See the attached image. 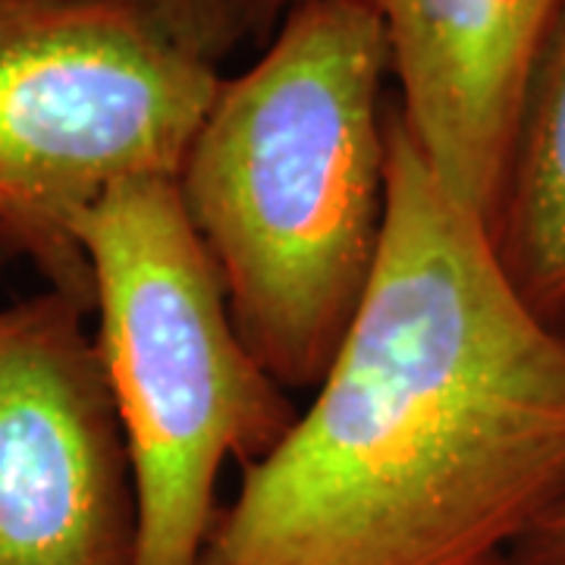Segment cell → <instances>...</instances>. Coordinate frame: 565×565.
Returning a JSON list of instances; mask_svg holds the SVG:
<instances>
[{"instance_id": "1", "label": "cell", "mask_w": 565, "mask_h": 565, "mask_svg": "<svg viewBox=\"0 0 565 565\" xmlns=\"http://www.w3.org/2000/svg\"><path fill=\"white\" fill-rule=\"evenodd\" d=\"M565 497V333L386 104V233L311 403L199 565H503Z\"/></svg>"}, {"instance_id": "2", "label": "cell", "mask_w": 565, "mask_h": 565, "mask_svg": "<svg viewBox=\"0 0 565 565\" xmlns=\"http://www.w3.org/2000/svg\"><path fill=\"white\" fill-rule=\"evenodd\" d=\"M384 25L308 0L221 79L177 177L252 355L315 390L362 308L386 233Z\"/></svg>"}, {"instance_id": "3", "label": "cell", "mask_w": 565, "mask_h": 565, "mask_svg": "<svg viewBox=\"0 0 565 565\" xmlns=\"http://www.w3.org/2000/svg\"><path fill=\"white\" fill-rule=\"evenodd\" d=\"M82 248L139 505L136 565H199L223 465L262 462L299 408L245 345L177 180L107 192Z\"/></svg>"}, {"instance_id": "4", "label": "cell", "mask_w": 565, "mask_h": 565, "mask_svg": "<svg viewBox=\"0 0 565 565\" xmlns=\"http://www.w3.org/2000/svg\"><path fill=\"white\" fill-rule=\"evenodd\" d=\"M221 70L117 0H0V245L92 315L82 223L177 180Z\"/></svg>"}, {"instance_id": "5", "label": "cell", "mask_w": 565, "mask_h": 565, "mask_svg": "<svg viewBox=\"0 0 565 565\" xmlns=\"http://www.w3.org/2000/svg\"><path fill=\"white\" fill-rule=\"evenodd\" d=\"M88 311L0 308V565H136L139 505Z\"/></svg>"}, {"instance_id": "6", "label": "cell", "mask_w": 565, "mask_h": 565, "mask_svg": "<svg viewBox=\"0 0 565 565\" xmlns=\"http://www.w3.org/2000/svg\"><path fill=\"white\" fill-rule=\"evenodd\" d=\"M396 110L446 192L490 223L534 63L565 0H367Z\"/></svg>"}, {"instance_id": "7", "label": "cell", "mask_w": 565, "mask_h": 565, "mask_svg": "<svg viewBox=\"0 0 565 565\" xmlns=\"http://www.w3.org/2000/svg\"><path fill=\"white\" fill-rule=\"evenodd\" d=\"M497 262L531 311L565 321V7L546 39L487 223Z\"/></svg>"}, {"instance_id": "8", "label": "cell", "mask_w": 565, "mask_h": 565, "mask_svg": "<svg viewBox=\"0 0 565 565\" xmlns=\"http://www.w3.org/2000/svg\"><path fill=\"white\" fill-rule=\"evenodd\" d=\"M136 7L170 39L221 66L245 39V0H117Z\"/></svg>"}, {"instance_id": "9", "label": "cell", "mask_w": 565, "mask_h": 565, "mask_svg": "<svg viewBox=\"0 0 565 565\" xmlns=\"http://www.w3.org/2000/svg\"><path fill=\"white\" fill-rule=\"evenodd\" d=\"M503 565H565V497L509 550Z\"/></svg>"}, {"instance_id": "10", "label": "cell", "mask_w": 565, "mask_h": 565, "mask_svg": "<svg viewBox=\"0 0 565 565\" xmlns=\"http://www.w3.org/2000/svg\"><path fill=\"white\" fill-rule=\"evenodd\" d=\"M305 3L308 0H245V32H248V39L267 44L274 39V32L280 29V22Z\"/></svg>"}, {"instance_id": "11", "label": "cell", "mask_w": 565, "mask_h": 565, "mask_svg": "<svg viewBox=\"0 0 565 565\" xmlns=\"http://www.w3.org/2000/svg\"><path fill=\"white\" fill-rule=\"evenodd\" d=\"M3 255H7V252H3V245H0V258H3Z\"/></svg>"}]
</instances>
